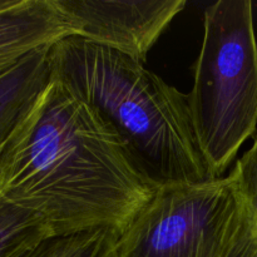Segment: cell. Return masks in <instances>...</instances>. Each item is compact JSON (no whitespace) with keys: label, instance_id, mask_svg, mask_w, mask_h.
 Masks as SVG:
<instances>
[{"label":"cell","instance_id":"cell-1","mask_svg":"<svg viewBox=\"0 0 257 257\" xmlns=\"http://www.w3.org/2000/svg\"><path fill=\"white\" fill-rule=\"evenodd\" d=\"M157 187L112 125L54 78L0 150V195L54 236L123 232Z\"/></svg>","mask_w":257,"mask_h":257},{"label":"cell","instance_id":"cell-2","mask_svg":"<svg viewBox=\"0 0 257 257\" xmlns=\"http://www.w3.org/2000/svg\"><path fill=\"white\" fill-rule=\"evenodd\" d=\"M52 78L99 113L157 186L212 180L196 138L188 94L103 45L65 37L49 48Z\"/></svg>","mask_w":257,"mask_h":257},{"label":"cell","instance_id":"cell-3","mask_svg":"<svg viewBox=\"0 0 257 257\" xmlns=\"http://www.w3.org/2000/svg\"><path fill=\"white\" fill-rule=\"evenodd\" d=\"M188 93L191 119L212 178L223 173L257 130V40L250 0L205 10V34Z\"/></svg>","mask_w":257,"mask_h":257},{"label":"cell","instance_id":"cell-4","mask_svg":"<svg viewBox=\"0 0 257 257\" xmlns=\"http://www.w3.org/2000/svg\"><path fill=\"white\" fill-rule=\"evenodd\" d=\"M115 257H257L232 173L158 186L120 232Z\"/></svg>","mask_w":257,"mask_h":257},{"label":"cell","instance_id":"cell-5","mask_svg":"<svg viewBox=\"0 0 257 257\" xmlns=\"http://www.w3.org/2000/svg\"><path fill=\"white\" fill-rule=\"evenodd\" d=\"M74 37L145 63L148 52L185 8V0H54Z\"/></svg>","mask_w":257,"mask_h":257},{"label":"cell","instance_id":"cell-6","mask_svg":"<svg viewBox=\"0 0 257 257\" xmlns=\"http://www.w3.org/2000/svg\"><path fill=\"white\" fill-rule=\"evenodd\" d=\"M74 35L54 0H18L0 10V75L29 53Z\"/></svg>","mask_w":257,"mask_h":257},{"label":"cell","instance_id":"cell-7","mask_svg":"<svg viewBox=\"0 0 257 257\" xmlns=\"http://www.w3.org/2000/svg\"><path fill=\"white\" fill-rule=\"evenodd\" d=\"M50 47L29 53L0 75V150L52 80Z\"/></svg>","mask_w":257,"mask_h":257},{"label":"cell","instance_id":"cell-8","mask_svg":"<svg viewBox=\"0 0 257 257\" xmlns=\"http://www.w3.org/2000/svg\"><path fill=\"white\" fill-rule=\"evenodd\" d=\"M119 235L112 228H98L49 236L12 257H115Z\"/></svg>","mask_w":257,"mask_h":257},{"label":"cell","instance_id":"cell-9","mask_svg":"<svg viewBox=\"0 0 257 257\" xmlns=\"http://www.w3.org/2000/svg\"><path fill=\"white\" fill-rule=\"evenodd\" d=\"M54 236L42 217L0 195V257H12Z\"/></svg>","mask_w":257,"mask_h":257},{"label":"cell","instance_id":"cell-10","mask_svg":"<svg viewBox=\"0 0 257 257\" xmlns=\"http://www.w3.org/2000/svg\"><path fill=\"white\" fill-rule=\"evenodd\" d=\"M245 205L251 230L257 240V136L231 171Z\"/></svg>","mask_w":257,"mask_h":257},{"label":"cell","instance_id":"cell-11","mask_svg":"<svg viewBox=\"0 0 257 257\" xmlns=\"http://www.w3.org/2000/svg\"><path fill=\"white\" fill-rule=\"evenodd\" d=\"M17 2L18 0H0V10L10 8L12 5H14Z\"/></svg>","mask_w":257,"mask_h":257}]
</instances>
